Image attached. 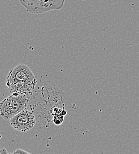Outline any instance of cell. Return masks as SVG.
Here are the masks:
<instances>
[{
	"label": "cell",
	"instance_id": "cell-3",
	"mask_svg": "<svg viewBox=\"0 0 139 154\" xmlns=\"http://www.w3.org/2000/svg\"><path fill=\"white\" fill-rule=\"evenodd\" d=\"M26 11L38 14L62 8L65 0H19Z\"/></svg>",
	"mask_w": 139,
	"mask_h": 154
},
{
	"label": "cell",
	"instance_id": "cell-2",
	"mask_svg": "<svg viewBox=\"0 0 139 154\" xmlns=\"http://www.w3.org/2000/svg\"><path fill=\"white\" fill-rule=\"evenodd\" d=\"M28 96L11 94L0 103V116L5 120H10L22 110L26 109L29 103Z\"/></svg>",
	"mask_w": 139,
	"mask_h": 154
},
{
	"label": "cell",
	"instance_id": "cell-1",
	"mask_svg": "<svg viewBox=\"0 0 139 154\" xmlns=\"http://www.w3.org/2000/svg\"><path fill=\"white\" fill-rule=\"evenodd\" d=\"M38 81L30 68L26 65L20 63L10 71L6 86L11 94L29 96L37 85Z\"/></svg>",
	"mask_w": 139,
	"mask_h": 154
},
{
	"label": "cell",
	"instance_id": "cell-6",
	"mask_svg": "<svg viewBox=\"0 0 139 154\" xmlns=\"http://www.w3.org/2000/svg\"><path fill=\"white\" fill-rule=\"evenodd\" d=\"M8 152L6 148H2L0 149V154H8Z\"/></svg>",
	"mask_w": 139,
	"mask_h": 154
},
{
	"label": "cell",
	"instance_id": "cell-4",
	"mask_svg": "<svg viewBox=\"0 0 139 154\" xmlns=\"http://www.w3.org/2000/svg\"><path fill=\"white\" fill-rule=\"evenodd\" d=\"M10 122L11 126L16 131L26 132L34 128L36 117L32 112L26 109L11 118Z\"/></svg>",
	"mask_w": 139,
	"mask_h": 154
},
{
	"label": "cell",
	"instance_id": "cell-5",
	"mask_svg": "<svg viewBox=\"0 0 139 154\" xmlns=\"http://www.w3.org/2000/svg\"><path fill=\"white\" fill-rule=\"evenodd\" d=\"M13 154H32L31 153H29L24 150H23L21 149H17L16 151H14Z\"/></svg>",
	"mask_w": 139,
	"mask_h": 154
},
{
	"label": "cell",
	"instance_id": "cell-7",
	"mask_svg": "<svg viewBox=\"0 0 139 154\" xmlns=\"http://www.w3.org/2000/svg\"><path fill=\"white\" fill-rule=\"evenodd\" d=\"M8 154H11V153H8Z\"/></svg>",
	"mask_w": 139,
	"mask_h": 154
}]
</instances>
